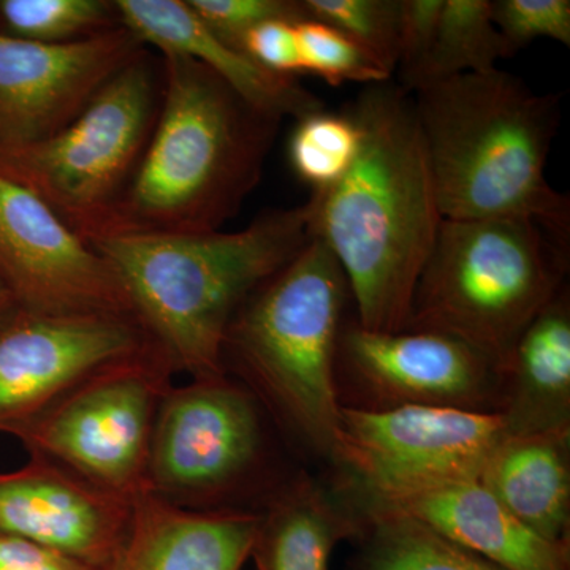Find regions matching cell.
I'll list each match as a JSON object with an SVG mask.
<instances>
[{
  "label": "cell",
  "instance_id": "6da1fadb",
  "mask_svg": "<svg viewBox=\"0 0 570 570\" xmlns=\"http://www.w3.org/2000/svg\"><path fill=\"white\" fill-rule=\"evenodd\" d=\"M358 153L332 189L311 194V235L346 276L360 325L404 332L442 217L411 91L393 80L365 86L344 108Z\"/></svg>",
  "mask_w": 570,
  "mask_h": 570
},
{
  "label": "cell",
  "instance_id": "7a4b0ae2",
  "mask_svg": "<svg viewBox=\"0 0 570 570\" xmlns=\"http://www.w3.org/2000/svg\"><path fill=\"white\" fill-rule=\"evenodd\" d=\"M160 59L156 126L97 238L219 232L261 183L283 121L247 104L202 63L174 55Z\"/></svg>",
  "mask_w": 570,
  "mask_h": 570
},
{
  "label": "cell",
  "instance_id": "3957f363",
  "mask_svg": "<svg viewBox=\"0 0 570 570\" xmlns=\"http://www.w3.org/2000/svg\"><path fill=\"white\" fill-rule=\"evenodd\" d=\"M411 94L444 219L528 217L569 243V197L546 176L560 97L499 69Z\"/></svg>",
  "mask_w": 570,
  "mask_h": 570
},
{
  "label": "cell",
  "instance_id": "277c9868",
  "mask_svg": "<svg viewBox=\"0 0 570 570\" xmlns=\"http://www.w3.org/2000/svg\"><path fill=\"white\" fill-rule=\"evenodd\" d=\"M309 225L306 200L230 234L110 235L89 245L115 269L175 371L212 379L225 376V336L236 311L309 242Z\"/></svg>",
  "mask_w": 570,
  "mask_h": 570
},
{
  "label": "cell",
  "instance_id": "5b68a950",
  "mask_svg": "<svg viewBox=\"0 0 570 570\" xmlns=\"http://www.w3.org/2000/svg\"><path fill=\"white\" fill-rule=\"evenodd\" d=\"M347 299L343 268L311 235L287 265L247 296L224 344V365L234 360L285 423L330 456L343 406L336 355Z\"/></svg>",
  "mask_w": 570,
  "mask_h": 570
},
{
  "label": "cell",
  "instance_id": "8992f818",
  "mask_svg": "<svg viewBox=\"0 0 570 570\" xmlns=\"http://www.w3.org/2000/svg\"><path fill=\"white\" fill-rule=\"evenodd\" d=\"M569 243L528 217L442 220L404 332L455 337L498 367L564 288Z\"/></svg>",
  "mask_w": 570,
  "mask_h": 570
},
{
  "label": "cell",
  "instance_id": "52a82bcc",
  "mask_svg": "<svg viewBox=\"0 0 570 570\" xmlns=\"http://www.w3.org/2000/svg\"><path fill=\"white\" fill-rule=\"evenodd\" d=\"M163 102V59L148 48L58 134L0 148V175L45 202L85 242L102 234L140 164Z\"/></svg>",
  "mask_w": 570,
  "mask_h": 570
},
{
  "label": "cell",
  "instance_id": "ba28073f",
  "mask_svg": "<svg viewBox=\"0 0 570 570\" xmlns=\"http://www.w3.org/2000/svg\"><path fill=\"white\" fill-rule=\"evenodd\" d=\"M176 373L163 351L107 367L9 434L31 455L129 499L148 489L157 407Z\"/></svg>",
  "mask_w": 570,
  "mask_h": 570
},
{
  "label": "cell",
  "instance_id": "9c48e42d",
  "mask_svg": "<svg viewBox=\"0 0 570 570\" xmlns=\"http://www.w3.org/2000/svg\"><path fill=\"white\" fill-rule=\"evenodd\" d=\"M509 436L497 412L434 406L365 409L343 404L332 456L358 490L434 480H479Z\"/></svg>",
  "mask_w": 570,
  "mask_h": 570
},
{
  "label": "cell",
  "instance_id": "30bf717a",
  "mask_svg": "<svg viewBox=\"0 0 570 570\" xmlns=\"http://www.w3.org/2000/svg\"><path fill=\"white\" fill-rule=\"evenodd\" d=\"M159 351L132 316H52L14 303L0 314V431L36 417L86 379Z\"/></svg>",
  "mask_w": 570,
  "mask_h": 570
},
{
  "label": "cell",
  "instance_id": "8fae6325",
  "mask_svg": "<svg viewBox=\"0 0 570 570\" xmlns=\"http://www.w3.org/2000/svg\"><path fill=\"white\" fill-rule=\"evenodd\" d=\"M262 449L254 397L225 376L165 392L154 420L148 489L181 505L219 497L245 478Z\"/></svg>",
  "mask_w": 570,
  "mask_h": 570
},
{
  "label": "cell",
  "instance_id": "7c38bea8",
  "mask_svg": "<svg viewBox=\"0 0 570 570\" xmlns=\"http://www.w3.org/2000/svg\"><path fill=\"white\" fill-rule=\"evenodd\" d=\"M0 277L17 305L36 313L137 318L102 255L45 202L2 175Z\"/></svg>",
  "mask_w": 570,
  "mask_h": 570
},
{
  "label": "cell",
  "instance_id": "4fadbf2b",
  "mask_svg": "<svg viewBox=\"0 0 570 570\" xmlns=\"http://www.w3.org/2000/svg\"><path fill=\"white\" fill-rule=\"evenodd\" d=\"M376 401L373 407L434 406L498 412V367L463 341L439 333H385L344 324L336 374Z\"/></svg>",
  "mask_w": 570,
  "mask_h": 570
},
{
  "label": "cell",
  "instance_id": "5bb4252c",
  "mask_svg": "<svg viewBox=\"0 0 570 570\" xmlns=\"http://www.w3.org/2000/svg\"><path fill=\"white\" fill-rule=\"evenodd\" d=\"M145 48L124 26L67 43L0 32V148L58 134Z\"/></svg>",
  "mask_w": 570,
  "mask_h": 570
},
{
  "label": "cell",
  "instance_id": "9a60e30c",
  "mask_svg": "<svg viewBox=\"0 0 570 570\" xmlns=\"http://www.w3.org/2000/svg\"><path fill=\"white\" fill-rule=\"evenodd\" d=\"M134 499L112 493L73 471L31 455L26 466L0 472V532L100 570L122 546Z\"/></svg>",
  "mask_w": 570,
  "mask_h": 570
},
{
  "label": "cell",
  "instance_id": "2e32d148",
  "mask_svg": "<svg viewBox=\"0 0 570 570\" xmlns=\"http://www.w3.org/2000/svg\"><path fill=\"white\" fill-rule=\"evenodd\" d=\"M365 501L397 510L504 570H570V543L540 538L479 480H434L360 490Z\"/></svg>",
  "mask_w": 570,
  "mask_h": 570
},
{
  "label": "cell",
  "instance_id": "e0dca14e",
  "mask_svg": "<svg viewBox=\"0 0 570 570\" xmlns=\"http://www.w3.org/2000/svg\"><path fill=\"white\" fill-rule=\"evenodd\" d=\"M115 3L121 26L146 48H156L160 56H183L202 63L258 110L281 119L285 116L299 119L324 110V102L296 78L273 73L220 40L187 0H115Z\"/></svg>",
  "mask_w": 570,
  "mask_h": 570
},
{
  "label": "cell",
  "instance_id": "ac0fdd59",
  "mask_svg": "<svg viewBox=\"0 0 570 570\" xmlns=\"http://www.w3.org/2000/svg\"><path fill=\"white\" fill-rule=\"evenodd\" d=\"M261 515L195 512L145 491L122 546L100 570H242Z\"/></svg>",
  "mask_w": 570,
  "mask_h": 570
},
{
  "label": "cell",
  "instance_id": "d6986e66",
  "mask_svg": "<svg viewBox=\"0 0 570 570\" xmlns=\"http://www.w3.org/2000/svg\"><path fill=\"white\" fill-rule=\"evenodd\" d=\"M509 436L570 426V299L562 288L521 335L499 374Z\"/></svg>",
  "mask_w": 570,
  "mask_h": 570
},
{
  "label": "cell",
  "instance_id": "ffe728a7",
  "mask_svg": "<svg viewBox=\"0 0 570 570\" xmlns=\"http://www.w3.org/2000/svg\"><path fill=\"white\" fill-rule=\"evenodd\" d=\"M479 482L528 530L570 543V426L505 438Z\"/></svg>",
  "mask_w": 570,
  "mask_h": 570
},
{
  "label": "cell",
  "instance_id": "44dd1931",
  "mask_svg": "<svg viewBox=\"0 0 570 570\" xmlns=\"http://www.w3.org/2000/svg\"><path fill=\"white\" fill-rule=\"evenodd\" d=\"M360 532L362 520L313 483H299L261 515L250 558L255 570H328L337 543Z\"/></svg>",
  "mask_w": 570,
  "mask_h": 570
},
{
  "label": "cell",
  "instance_id": "7402d4cb",
  "mask_svg": "<svg viewBox=\"0 0 570 570\" xmlns=\"http://www.w3.org/2000/svg\"><path fill=\"white\" fill-rule=\"evenodd\" d=\"M355 570H504L397 510L365 501Z\"/></svg>",
  "mask_w": 570,
  "mask_h": 570
},
{
  "label": "cell",
  "instance_id": "603a6c76",
  "mask_svg": "<svg viewBox=\"0 0 570 570\" xmlns=\"http://www.w3.org/2000/svg\"><path fill=\"white\" fill-rule=\"evenodd\" d=\"M510 52L493 22L491 0H444L436 40L409 91L464 73H487Z\"/></svg>",
  "mask_w": 570,
  "mask_h": 570
},
{
  "label": "cell",
  "instance_id": "cb8c5ba5",
  "mask_svg": "<svg viewBox=\"0 0 570 570\" xmlns=\"http://www.w3.org/2000/svg\"><path fill=\"white\" fill-rule=\"evenodd\" d=\"M121 28L108 0H0V32L39 43H67Z\"/></svg>",
  "mask_w": 570,
  "mask_h": 570
},
{
  "label": "cell",
  "instance_id": "d4e9b609",
  "mask_svg": "<svg viewBox=\"0 0 570 570\" xmlns=\"http://www.w3.org/2000/svg\"><path fill=\"white\" fill-rule=\"evenodd\" d=\"M360 132L346 110H318L296 119L288 160L311 194L332 189L347 174L358 153Z\"/></svg>",
  "mask_w": 570,
  "mask_h": 570
},
{
  "label": "cell",
  "instance_id": "484cf974",
  "mask_svg": "<svg viewBox=\"0 0 570 570\" xmlns=\"http://www.w3.org/2000/svg\"><path fill=\"white\" fill-rule=\"evenodd\" d=\"M302 6L307 20L332 26L396 73L401 0H302Z\"/></svg>",
  "mask_w": 570,
  "mask_h": 570
},
{
  "label": "cell",
  "instance_id": "4316f807",
  "mask_svg": "<svg viewBox=\"0 0 570 570\" xmlns=\"http://www.w3.org/2000/svg\"><path fill=\"white\" fill-rule=\"evenodd\" d=\"M303 70L314 73L333 88L344 82L363 86L393 80L384 67L362 47L332 26L314 20L296 22Z\"/></svg>",
  "mask_w": 570,
  "mask_h": 570
},
{
  "label": "cell",
  "instance_id": "83f0119b",
  "mask_svg": "<svg viewBox=\"0 0 570 570\" xmlns=\"http://www.w3.org/2000/svg\"><path fill=\"white\" fill-rule=\"evenodd\" d=\"M491 3L494 26L510 58L539 39L570 47L569 0H491Z\"/></svg>",
  "mask_w": 570,
  "mask_h": 570
},
{
  "label": "cell",
  "instance_id": "f1b7e54d",
  "mask_svg": "<svg viewBox=\"0 0 570 570\" xmlns=\"http://www.w3.org/2000/svg\"><path fill=\"white\" fill-rule=\"evenodd\" d=\"M187 3L220 40L239 51L247 33L266 21L307 20L302 0H187Z\"/></svg>",
  "mask_w": 570,
  "mask_h": 570
},
{
  "label": "cell",
  "instance_id": "f546056e",
  "mask_svg": "<svg viewBox=\"0 0 570 570\" xmlns=\"http://www.w3.org/2000/svg\"><path fill=\"white\" fill-rule=\"evenodd\" d=\"M442 6L444 0H401L396 73L407 91L436 40Z\"/></svg>",
  "mask_w": 570,
  "mask_h": 570
},
{
  "label": "cell",
  "instance_id": "4dcf8cb0",
  "mask_svg": "<svg viewBox=\"0 0 570 570\" xmlns=\"http://www.w3.org/2000/svg\"><path fill=\"white\" fill-rule=\"evenodd\" d=\"M242 50L273 73L292 78L305 73L294 21L273 20L257 26L243 40Z\"/></svg>",
  "mask_w": 570,
  "mask_h": 570
},
{
  "label": "cell",
  "instance_id": "1f68e13d",
  "mask_svg": "<svg viewBox=\"0 0 570 570\" xmlns=\"http://www.w3.org/2000/svg\"><path fill=\"white\" fill-rule=\"evenodd\" d=\"M0 570H92L33 543L31 540L0 532Z\"/></svg>",
  "mask_w": 570,
  "mask_h": 570
},
{
  "label": "cell",
  "instance_id": "d6a6232c",
  "mask_svg": "<svg viewBox=\"0 0 570 570\" xmlns=\"http://www.w3.org/2000/svg\"><path fill=\"white\" fill-rule=\"evenodd\" d=\"M14 303L17 302H14L13 295L10 294L9 287H7L2 277H0V314L6 313Z\"/></svg>",
  "mask_w": 570,
  "mask_h": 570
}]
</instances>
